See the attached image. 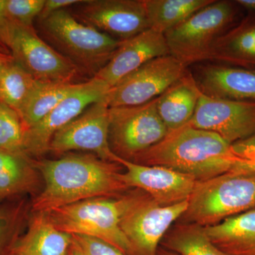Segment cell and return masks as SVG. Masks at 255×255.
Listing matches in <instances>:
<instances>
[{
	"label": "cell",
	"instance_id": "obj_1",
	"mask_svg": "<svg viewBox=\"0 0 255 255\" xmlns=\"http://www.w3.org/2000/svg\"><path fill=\"white\" fill-rule=\"evenodd\" d=\"M120 164L91 155H68L37 162L45 188L33 203L36 213L80 201L120 195L128 189L119 172Z\"/></svg>",
	"mask_w": 255,
	"mask_h": 255
},
{
	"label": "cell",
	"instance_id": "obj_2",
	"mask_svg": "<svg viewBox=\"0 0 255 255\" xmlns=\"http://www.w3.org/2000/svg\"><path fill=\"white\" fill-rule=\"evenodd\" d=\"M130 161L172 169L198 182L232 172L240 164L232 144L188 124L169 132L163 140Z\"/></svg>",
	"mask_w": 255,
	"mask_h": 255
},
{
	"label": "cell",
	"instance_id": "obj_3",
	"mask_svg": "<svg viewBox=\"0 0 255 255\" xmlns=\"http://www.w3.org/2000/svg\"><path fill=\"white\" fill-rule=\"evenodd\" d=\"M37 20L41 38L92 78L110 61L122 42L80 22L68 8Z\"/></svg>",
	"mask_w": 255,
	"mask_h": 255
},
{
	"label": "cell",
	"instance_id": "obj_4",
	"mask_svg": "<svg viewBox=\"0 0 255 255\" xmlns=\"http://www.w3.org/2000/svg\"><path fill=\"white\" fill-rule=\"evenodd\" d=\"M255 209V172H229L197 182L183 215L202 227Z\"/></svg>",
	"mask_w": 255,
	"mask_h": 255
},
{
	"label": "cell",
	"instance_id": "obj_5",
	"mask_svg": "<svg viewBox=\"0 0 255 255\" xmlns=\"http://www.w3.org/2000/svg\"><path fill=\"white\" fill-rule=\"evenodd\" d=\"M241 9L236 1L214 0L164 33L169 55L187 67L207 60L215 42L239 22Z\"/></svg>",
	"mask_w": 255,
	"mask_h": 255
},
{
	"label": "cell",
	"instance_id": "obj_6",
	"mask_svg": "<svg viewBox=\"0 0 255 255\" xmlns=\"http://www.w3.org/2000/svg\"><path fill=\"white\" fill-rule=\"evenodd\" d=\"M123 197L96 198L46 213L52 223L72 236L97 238L128 255H135L121 228Z\"/></svg>",
	"mask_w": 255,
	"mask_h": 255
},
{
	"label": "cell",
	"instance_id": "obj_7",
	"mask_svg": "<svg viewBox=\"0 0 255 255\" xmlns=\"http://www.w3.org/2000/svg\"><path fill=\"white\" fill-rule=\"evenodd\" d=\"M120 226L135 255H157L162 238L174 221L187 211L189 200L174 205H161L146 193L122 196Z\"/></svg>",
	"mask_w": 255,
	"mask_h": 255
},
{
	"label": "cell",
	"instance_id": "obj_8",
	"mask_svg": "<svg viewBox=\"0 0 255 255\" xmlns=\"http://www.w3.org/2000/svg\"><path fill=\"white\" fill-rule=\"evenodd\" d=\"M13 60L40 82L80 83V69L46 43L33 26L11 22L0 37Z\"/></svg>",
	"mask_w": 255,
	"mask_h": 255
},
{
	"label": "cell",
	"instance_id": "obj_9",
	"mask_svg": "<svg viewBox=\"0 0 255 255\" xmlns=\"http://www.w3.org/2000/svg\"><path fill=\"white\" fill-rule=\"evenodd\" d=\"M157 98L141 105L110 107L109 142L112 152L131 160L167 136Z\"/></svg>",
	"mask_w": 255,
	"mask_h": 255
},
{
	"label": "cell",
	"instance_id": "obj_10",
	"mask_svg": "<svg viewBox=\"0 0 255 255\" xmlns=\"http://www.w3.org/2000/svg\"><path fill=\"white\" fill-rule=\"evenodd\" d=\"M70 8L80 22L120 41L150 28L143 0H81Z\"/></svg>",
	"mask_w": 255,
	"mask_h": 255
},
{
	"label": "cell",
	"instance_id": "obj_11",
	"mask_svg": "<svg viewBox=\"0 0 255 255\" xmlns=\"http://www.w3.org/2000/svg\"><path fill=\"white\" fill-rule=\"evenodd\" d=\"M187 68L171 55L150 60L111 88L109 107H132L155 100L182 78Z\"/></svg>",
	"mask_w": 255,
	"mask_h": 255
},
{
	"label": "cell",
	"instance_id": "obj_12",
	"mask_svg": "<svg viewBox=\"0 0 255 255\" xmlns=\"http://www.w3.org/2000/svg\"><path fill=\"white\" fill-rule=\"evenodd\" d=\"M111 88L105 82L96 78L82 82L78 89L65 97L44 119L26 130L24 153L38 157L48 151L55 132L77 118L92 104L106 100Z\"/></svg>",
	"mask_w": 255,
	"mask_h": 255
},
{
	"label": "cell",
	"instance_id": "obj_13",
	"mask_svg": "<svg viewBox=\"0 0 255 255\" xmlns=\"http://www.w3.org/2000/svg\"><path fill=\"white\" fill-rule=\"evenodd\" d=\"M110 107L107 99L95 102L52 137L48 151L63 153L91 151L97 157L114 162L115 154L109 142Z\"/></svg>",
	"mask_w": 255,
	"mask_h": 255
},
{
	"label": "cell",
	"instance_id": "obj_14",
	"mask_svg": "<svg viewBox=\"0 0 255 255\" xmlns=\"http://www.w3.org/2000/svg\"><path fill=\"white\" fill-rule=\"evenodd\" d=\"M189 125L218 134L230 144L255 132V102L220 100L201 93Z\"/></svg>",
	"mask_w": 255,
	"mask_h": 255
},
{
	"label": "cell",
	"instance_id": "obj_15",
	"mask_svg": "<svg viewBox=\"0 0 255 255\" xmlns=\"http://www.w3.org/2000/svg\"><path fill=\"white\" fill-rule=\"evenodd\" d=\"M114 162L125 167L122 179L128 187L145 191L161 205H174L189 200L198 182L172 169L137 164L117 155Z\"/></svg>",
	"mask_w": 255,
	"mask_h": 255
},
{
	"label": "cell",
	"instance_id": "obj_16",
	"mask_svg": "<svg viewBox=\"0 0 255 255\" xmlns=\"http://www.w3.org/2000/svg\"><path fill=\"white\" fill-rule=\"evenodd\" d=\"M169 55L164 33L148 28L122 41L110 61L94 78L113 87L150 60Z\"/></svg>",
	"mask_w": 255,
	"mask_h": 255
},
{
	"label": "cell",
	"instance_id": "obj_17",
	"mask_svg": "<svg viewBox=\"0 0 255 255\" xmlns=\"http://www.w3.org/2000/svg\"><path fill=\"white\" fill-rule=\"evenodd\" d=\"M195 80L207 97L255 102V69L209 64L198 68Z\"/></svg>",
	"mask_w": 255,
	"mask_h": 255
},
{
	"label": "cell",
	"instance_id": "obj_18",
	"mask_svg": "<svg viewBox=\"0 0 255 255\" xmlns=\"http://www.w3.org/2000/svg\"><path fill=\"white\" fill-rule=\"evenodd\" d=\"M207 60L255 69V13L251 12L218 38Z\"/></svg>",
	"mask_w": 255,
	"mask_h": 255
},
{
	"label": "cell",
	"instance_id": "obj_19",
	"mask_svg": "<svg viewBox=\"0 0 255 255\" xmlns=\"http://www.w3.org/2000/svg\"><path fill=\"white\" fill-rule=\"evenodd\" d=\"M201 95L195 78L187 72L157 97V112L169 132L189 124Z\"/></svg>",
	"mask_w": 255,
	"mask_h": 255
},
{
	"label": "cell",
	"instance_id": "obj_20",
	"mask_svg": "<svg viewBox=\"0 0 255 255\" xmlns=\"http://www.w3.org/2000/svg\"><path fill=\"white\" fill-rule=\"evenodd\" d=\"M73 236L63 232L46 213H36L27 233L14 243L11 253L16 255H69Z\"/></svg>",
	"mask_w": 255,
	"mask_h": 255
},
{
	"label": "cell",
	"instance_id": "obj_21",
	"mask_svg": "<svg viewBox=\"0 0 255 255\" xmlns=\"http://www.w3.org/2000/svg\"><path fill=\"white\" fill-rule=\"evenodd\" d=\"M204 228L211 242L226 255H255V209Z\"/></svg>",
	"mask_w": 255,
	"mask_h": 255
},
{
	"label": "cell",
	"instance_id": "obj_22",
	"mask_svg": "<svg viewBox=\"0 0 255 255\" xmlns=\"http://www.w3.org/2000/svg\"><path fill=\"white\" fill-rule=\"evenodd\" d=\"M81 83L39 82L18 113L26 130L41 122Z\"/></svg>",
	"mask_w": 255,
	"mask_h": 255
},
{
	"label": "cell",
	"instance_id": "obj_23",
	"mask_svg": "<svg viewBox=\"0 0 255 255\" xmlns=\"http://www.w3.org/2000/svg\"><path fill=\"white\" fill-rule=\"evenodd\" d=\"M150 28L165 33L214 0H143Z\"/></svg>",
	"mask_w": 255,
	"mask_h": 255
},
{
	"label": "cell",
	"instance_id": "obj_24",
	"mask_svg": "<svg viewBox=\"0 0 255 255\" xmlns=\"http://www.w3.org/2000/svg\"><path fill=\"white\" fill-rule=\"evenodd\" d=\"M36 174L26 154L0 150V199L28 192L33 187Z\"/></svg>",
	"mask_w": 255,
	"mask_h": 255
},
{
	"label": "cell",
	"instance_id": "obj_25",
	"mask_svg": "<svg viewBox=\"0 0 255 255\" xmlns=\"http://www.w3.org/2000/svg\"><path fill=\"white\" fill-rule=\"evenodd\" d=\"M164 245L178 255H226L211 242L204 228L194 223H183L172 228Z\"/></svg>",
	"mask_w": 255,
	"mask_h": 255
},
{
	"label": "cell",
	"instance_id": "obj_26",
	"mask_svg": "<svg viewBox=\"0 0 255 255\" xmlns=\"http://www.w3.org/2000/svg\"><path fill=\"white\" fill-rule=\"evenodd\" d=\"M39 82L11 60L0 69V102L18 113Z\"/></svg>",
	"mask_w": 255,
	"mask_h": 255
},
{
	"label": "cell",
	"instance_id": "obj_27",
	"mask_svg": "<svg viewBox=\"0 0 255 255\" xmlns=\"http://www.w3.org/2000/svg\"><path fill=\"white\" fill-rule=\"evenodd\" d=\"M26 130L19 114L0 102V150L25 154L23 146Z\"/></svg>",
	"mask_w": 255,
	"mask_h": 255
},
{
	"label": "cell",
	"instance_id": "obj_28",
	"mask_svg": "<svg viewBox=\"0 0 255 255\" xmlns=\"http://www.w3.org/2000/svg\"><path fill=\"white\" fill-rule=\"evenodd\" d=\"M46 0H6V12L11 22L33 26L41 14Z\"/></svg>",
	"mask_w": 255,
	"mask_h": 255
},
{
	"label": "cell",
	"instance_id": "obj_29",
	"mask_svg": "<svg viewBox=\"0 0 255 255\" xmlns=\"http://www.w3.org/2000/svg\"><path fill=\"white\" fill-rule=\"evenodd\" d=\"M240 164L232 172H255V132L244 140L232 144Z\"/></svg>",
	"mask_w": 255,
	"mask_h": 255
},
{
	"label": "cell",
	"instance_id": "obj_30",
	"mask_svg": "<svg viewBox=\"0 0 255 255\" xmlns=\"http://www.w3.org/2000/svg\"><path fill=\"white\" fill-rule=\"evenodd\" d=\"M73 238L85 255H128L97 238L76 235H74Z\"/></svg>",
	"mask_w": 255,
	"mask_h": 255
},
{
	"label": "cell",
	"instance_id": "obj_31",
	"mask_svg": "<svg viewBox=\"0 0 255 255\" xmlns=\"http://www.w3.org/2000/svg\"><path fill=\"white\" fill-rule=\"evenodd\" d=\"M18 211L0 209V255L14 239L17 231Z\"/></svg>",
	"mask_w": 255,
	"mask_h": 255
},
{
	"label": "cell",
	"instance_id": "obj_32",
	"mask_svg": "<svg viewBox=\"0 0 255 255\" xmlns=\"http://www.w3.org/2000/svg\"><path fill=\"white\" fill-rule=\"evenodd\" d=\"M80 1L81 0H46L41 14L37 19H43L59 10L68 9Z\"/></svg>",
	"mask_w": 255,
	"mask_h": 255
},
{
	"label": "cell",
	"instance_id": "obj_33",
	"mask_svg": "<svg viewBox=\"0 0 255 255\" xmlns=\"http://www.w3.org/2000/svg\"><path fill=\"white\" fill-rule=\"evenodd\" d=\"M6 12V0H0V36L11 23Z\"/></svg>",
	"mask_w": 255,
	"mask_h": 255
},
{
	"label": "cell",
	"instance_id": "obj_34",
	"mask_svg": "<svg viewBox=\"0 0 255 255\" xmlns=\"http://www.w3.org/2000/svg\"><path fill=\"white\" fill-rule=\"evenodd\" d=\"M236 1L242 9L255 13V0H237Z\"/></svg>",
	"mask_w": 255,
	"mask_h": 255
},
{
	"label": "cell",
	"instance_id": "obj_35",
	"mask_svg": "<svg viewBox=\"0 0 255 255\" xmlns=\"http://www.w3.org/2000/svg\"><path fill=\"white\" fill-rule=\"evenodd\" d=\"M69 255H85V254L80 249V247L73 241V243H72V246L70 248V251H69Z\"/></svg>",
	"mask_w": 255,
	"mask_h": 255
},
{
	"label": "cell",
	"instance_id": "obj_36",
	"mask_svg": "<svg viewBox=\"0 0 255 255\" xmlns=\"http://www.w3.org/2000/svg\"><path fill=\"white\" fill-rule=\"evenodd\" d=\"M11 60H13L12 57L0 53V69L2 68L5 64L9 63Z\"/></svg>",
	"mask_w": 255,
	"mask_h": 255
},
{
	"label": "cell",
	"instance_id": "obj_37",
	"mask_svg": "<svg viewBox=\"0 0 255 255\" xmlns=\"http://www.w3.org/2000/svg\"><path fill=\"white\" fill-rule=\"evenodd\" d=\"M160 255H178L176 253H172V252L167 251H162L160 252Z\"/></svg>",
	"mask_w": 255,
	"mask_h": 255
},
{
	"label": "cell",
	"instance_id": "obj_38",
	"mask_svg": "<svg viewBox=\"0 0 255 255\" xmlns=\"http://www.w3.org/2000/svg\"><path fill=\"white\" fill-rule=\"evenodd\" d=\"M10 255H16L14 254V253H11V254H10Z\"/></svg>",
	"mask_w": 255,
	"mask_h": 255
},
{
	"label": "cell",
	"instance_id": "obj_39",
	"mask_svg": "<svg viewBox=\"0 0 255 255\" xmlns=\"http://www.w3.org/2000/svg\"><path fill=\"white\" fill-rule=\"evenodd\" d=\"M1 201V199H0V201Z\"/></svg>",
	"mask_w": 255,
	"mask_h": 255
}]
</instances>
